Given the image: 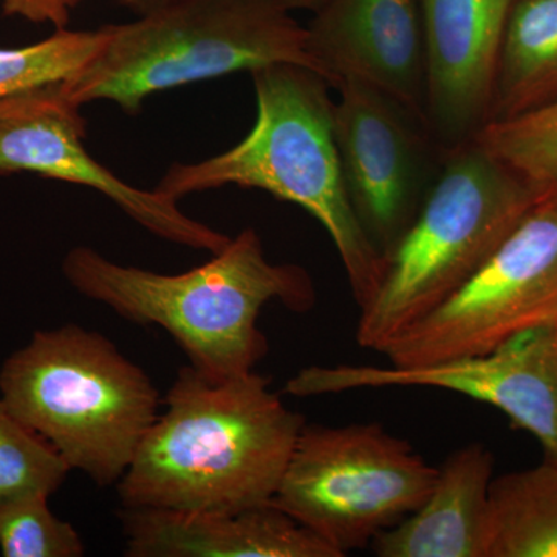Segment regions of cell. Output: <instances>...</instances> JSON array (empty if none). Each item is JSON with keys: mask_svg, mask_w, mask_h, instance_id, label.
I'll return each mask as SVG.
<instances>
[{"mask_svg": "<svg viewBox=\"0 0 557 557\" xmlns=\"http://www.w3.org/2000/svg\"><path fill=\"white\" fill-rule=\"evenodd\" d=\"M163 405L116 485L121 507L228 512L273 500L306 418L269 376L212 381L185 366Z\"/></svg>", "mask_w": 557, "mask_h": 557, "instance_id": "1", "label": "cell"}, {"mask_svg": "<svg viewBox=\"0 0 557 557\" xmlns=\"http://www.w3.org/2000/svg\"><path fill=\"white\" fill-rule=\"evenodd\" d=\"M62 274L84 298L170 333L190 368L212 381L252 372L269 354L260 311L278 300L306 313L317 302L309 271L267 259L255 228L242 230L203 265L178 274L121 265L90 247L70 249Z\"/></svg>", "mask_w": 557, "mask_h": 557, "instance_id": "2", "label": "cell"}, {"mask_svg": "<svg viewBox=\"0 0 557 557\" xmlns=\"http://www.w3.org/2000/svg\"><path fill=\"white\" fill-rule=\"evenodd\" d=\"M256 120L233 148L197 163H172L156 190L172 200L239 186L298 205L324 226L359 309L380 287L383 255L355 214L335 137V101L324 76L298 64L251 72Z\"/></svg>", "mask_w": 557, "mask_h": 557, "instance_id": "3", "label": "cell"}, {"mask_svg": "<svg viewBox=\"0 0 557 557\" xmlns=\"http://www.w3.org/2000/svg\"><path fill=\"white\" fill-rule=\"evenodd\" d=\"M0 398L95 485H119L160 413L159 388L100 332H33L0 368Z\"/></svg>", "mask_w": 557, "mask_h": 557, "instance_id": "4", "label": "cell"}, {"mask_svg": "<svg viewBox=\"0 0 557 557\" xmlns=\"http://www.w3.org/2000/svg\"><path fill=\"white\" fill-rule=\"evenodd\" d=\"M104 30L97 54L62 83L81 108L110 101L138 115L161 91L282 62L321 75L307 28L277 0H174Z\"/></svg>", "mask_w": 557, "mask_h": 557, "instance_id": "5", "label": "cell"}, {"mask_svg": "<svg viewBox=\"0 0 557 557\" xmlns=\"http://www.w3.org/2000/svg\"><path fill=\"white\" fill-rule=\"evenodd\" d=\"M541 197L475 139L448 150L417 218L384 258L379 289L359 309V346L381 354L403 330L442 306Z\"/></svg>", "mask_w": 557, "mask_h": 557, "instance_id": "6", "label": "cell"}, {"mask_svg": "<svg viewBox=\"0 0 557 557\" xmlns=\"http://www.w3.org/2000/svg\"><path fill=\"white\" fill-rule=\"evenodd\" d=\"M437 472L379 423H306L271 504L344 557L416 511Z\"/></svg>", "mask_w": 557, "mask_h": 557, "instance_id": "7", "label": "cell"}, {"mask_svg": "<svg viewBox=\"0 0 557 557\" xmlns=\"http://www.w3.org/2000/svg\"><path fill=\"white\" fill-rule=\"evenodd\" d=\"M557 324V193L544 194L500 247L448 300L403 330L381 354L420 368L487 354Z\"/></svg>", "mask_w": 557, "mask_h": 557, "instance_id": "8", "label": "cell"}, {"mask_svg": "<svg viewBox=\"0 0 557 557\" xmlns=\"http://www.w3.org/2000/svg\"><path fill=\"white\" fill-rule=\"evenodd\" d=\"M335 137L348 199L383 258L417 218L446 150L405 106L358 79L341 81Z\"/></svg>", "mask_w": 557, "mask_h": 557, "instance_id": "9", "label": "cell"}, {"mask_svg": "<svg viewBox=\"0 0 557 557\" xmlns=\"http://www.w3.org/2000/svg\"><path fill=\"white\" fill-rule=\"evenodd\" d=\"M391 387L442 388L494 406L541 443L544 458L557 461V324L487 354L420 368L310 366L288 380L284 394L306 398Z\"/></svg>", "mask_w": 557, "mask_h": 557, "instance_id": "10", "label": "cell"}, {"mask_svg": "<svg viewBox=\"0 0 557 557\" xmlns=\"http://www.w3.org/2000/svg\"><path fill=\"white\" fill-rule=\"evenodd\" d=\"M87 120L62 83L0 100V177L30 172L108 197L153 236L215 255L231 237L182 211L177 200L124 182L86 148Z\"/></svg>", "mask_w": 557, "mask_h": 557, "instance_id": "11", "label": "cell"}, {"mask_svg": "<svg viewBox=\"0 0 557 557\" xmlns=\"http://www.w3.org/2000/svg\"><path fill=\"white\" fill-rule=\"evenodd\" d=\"M311 14L307 49L333 89L344 79L362 81L428 126V47L421 0H325Z\"/></svg>", "mask_w": 557, "mask_h": 557, "instance_id": "12", "label": "cell"}, {"mask_svg": "<svg viewBox=\"0 0 557 557\" xmlns=\"http://www.w3.org/2000/svg\"><path fill=\"white\" fill-rule=\"evenodd\" d=\"M516 0H421L428 47V126L448 150L490 123L494 76Z\"/></svg>", "mask_w": 557, "mask_h": 557, "instance_id": "13", "label": "cell"}, {"mask_svg": "<svg viewBox=\"0 0 557 557\" xmlns=\"http://www.w3.org/2000/svg\"><path fill=\"white\" fill-rule=\"evenodd\" d=\"M119 519L129 557H341L271 502L228 512L123 507Z\"/></svg>", "mask_w": 557, "mask_h": 557, "instance_id": "14", "label": "cell"}, {"mask_svg": "<svg viewBox=\"0 0 557 557\" xmlns=\"http://www.w3.org/2000/svg\"><path fill=\"white\" fill-rule=\"evenodd\" d=\"M493 453L469 443L446 458L423 504L373 539L380 557H482Z\"/></svg>", "mask_w": 557, "mask_h": 557, "instance_id": "15", "label": "cell"}, {"mask_svg": "<svg viewBox=\"0 0 557 557\" xmlns=\"http://www.w3.org/2000/svg\"><path fill=\"white\" fill-rule=\"evenodd\" d=\"M556 100L557 0H516L498 50L490 123Z\"/></svg>", "mask_w": 557, "mask_h": 557, "instance_id": "16", "label": "cell"}, {"mask_svg": "<svg viewBox=\"0 0 557 557\" xmlns=\"http://www.w3.org/2000/svg\"><path fill=\"white\" fill-rule=\"evenodd\" d=\"M482 557H557V461L493 479Z\"/></svg>", "mask_w": 557, "mask_h": 557, "instance_id": "17", "label": "cell"}, {"mask_svg": "<svg viewBox=\"0 0 557 557\" xmlns=\"http://www.w3.org/2000/svg\"><path fill=\"white\" fill-rule=\"evenodd\" d=\"M474 139L541 196L557 193V100L518 119L486 124Z\"/></svg>", "mask_w": 557, "mask_h": 557, "instance_id": "18", "label": "cell"}, {"mask_svg": "<svg viewBox=\"0 0 557 557\" xmlns=\"http://www.w3.org/2000/svg\"><path fill=\"white\" fill-rule=\"evenodd\" d=\"M106 40L98 30H54L30 46L0 47V100L33 87L64 83L97 54Z\"/></svg>", "mask_w": 557, "mask_h": 557, "instance_id": "19", "label": "cell"}, {"mask_svg": "<svg viewBox=\"0 0 557 557\" xmlns=\"http://www.w3.org/2000/svg\"><path fill=\"white\" fill-rule=\"evenodd\" d=\"M72 469L0 398V507L28 494L57 493Z\"/></svg>", "mask_w": 557, "mask_h": 557, "instance_id": "20", "label": "cell"}, {"mask_svg": "<svg viewBox=\"0 0 557 557\" xmlns=\"http://www.w3.org/2000/svg\"><path fill=\"white\" fill-rule=\"evenodd\" d=\"M49 494L36 493L0 507V555L3 557H81L83 537L51 511Z\"/></svg>", "mask_w": 557, "mask_h": 557, "instance_id": "21", "label": "cell"}, {"mask_svg": "<svg viewBox=\"0 0 557 557\" xmlns=\"http://www.w3.org/2000/svg\"><path fill=\"white\" fill-rule=\"evenodd\" d=\"M86 0H0L5 16L21 17L33 24H49L54 30L67 28L72 11Z\"/></svg>", "mask_w": 557, "mask_h": 557, "instance_id": "22", "label": "cell"}, {"mask_svg": "<svg viewBox=\"0 0 557 557\" xmlns=\"http://www.w3.org/2000/svg\"><path fill=\"white\" fill-rule=\"evenodd\" d=\"M121 7L131 10L137 16H145V14L152 13V11L163 9L170 5L174 0H116Z\"/></svg>", "mask_w": 557, "mask_h": 557, "instance_id": "23", "label": "cell"}, {"mask_svg": "<svg viewBox=\"0 0 557 557\" xmlns=\"http://www.w3.org/2000/svg\"><path fill=\"white\" fill-rule=\"evenodd\" d=\"M284 9L292 11H310L314 13L325 2V0H277Z\"/></svg>", "mask_w": 557, "mask_h": 557, "instance_id": "24", "label": "cell"}]
</instances>
